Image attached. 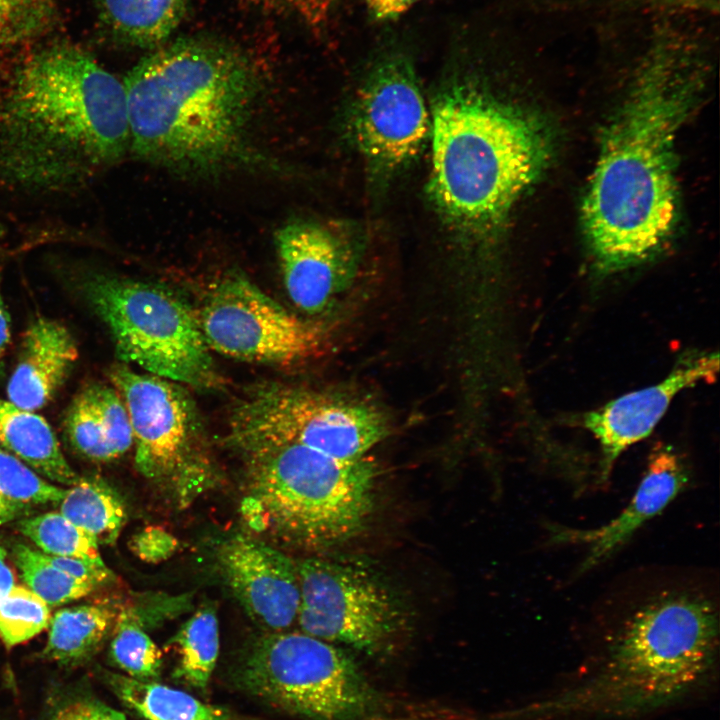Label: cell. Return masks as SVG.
Segmentation results:
<instances>
[{
    "label": "cell",
    "instance_id": "6",
    "mask_svg": "<svg viewBox=\"0 0 720 720\" xmlns=\"http://www.w3.org/2000/svg\"><path fill=\"white\" fill-rule=\"evenodd\" d=\"M244 458L242 515L278 548L317 551L356 535L374 505L377 464L336 459L295 443L239 451Z\"/></svg>",
    "mask_w": 720,
    "mask_h": 720
},
{
    "label": "cell",
    "instance_id": "2",
    "mask_svg": "<svg viewBox=\"0 0 720 720\" xmlns=\"http://www.w3.org/2000/svg\"><path fill=\"white\" fill-rule=\"evenodd\" d=\"M123 86L136 158L198 178L268 163L250 134L259 76L232 44L178 39L138 62Z\"/></svg>",
    "mask_w": 720,
    "mask_h": 720
},
{
    "label": "cell",
    "instance_id": "28",
    "mask_svg": "<svg viewBox=\"0 0 720 720\" xmlns=\"http://www.w3.org/2000/svg\"><path fill=\"white\" fill-rule=\"evenodd\" d=\"M49 605L28 587L15 585L0 600V637L6 646L25 642L50 622Z\"/></svg>",
    "mask_w": 720,
    "mask_h": 720
},
{
    "label": "cell",
    "instance_id": "18",
    "mask_svg": "<svg viewBox=\"0 0 720 720\" xmlns=\"http://www.w3.org/2000/svg\"><path fill=\"white\" fill-rule=\"evenodd\" d=\"M78 358L76 341L61 322L34 319L23 334L7 396L16 406L35 411L46 406L64 384Z\"/></svg>",
    "mask_w": 720,
    "mask_h": 720
},
{
    "label": "cell",
    "instance_id": "33",
    "mask_svg": "<svg viewBox=\"0 0 720 720\" xmlns=\"http://www.w3.org/2000/svg\"><path fill=\"white\" fill-rule=\"evenodd\" d=\"M177 540L158 527H146L130 542L133 552L147 562H159L170 557L177 548Z\"/></svg>",
    "mask_w": 720,
    "mask_h": 720
},
{
    "label": "cell",
    "instance_id": "30",
    "mask_svg": "<svg viewBox=\"0 0 720 720\" xmlns=\"http://www.w3.org/2000/svg\"><path fill=\"white\" fill-rule=\"evenodd\" d=\"M66 489L40 477L20 459L0 448V494L25 504H59Z\"/></svg>",
    "mask_w": 720,
    "mask_h": 720
},
{
    "label": "cell",
    "instance_id": "24",
    "mask_svg": "<svg viewBox=\"0 0 720 720\" xmlns=\"http://www.w3.org/2000/svg\"><path fill=\"white\" fill-rule=\"evenodd\" d=\"M170 644L178 655L174 677L204 690L219 654V625L215 608L207 604L198 609L182 625Z\"/></svg>",
    "mask_w": 720,
    "mask_h": 720
},
{
    "label": "cell",
    "instance_id": "32",
    "mask_svg": "<svg viewBox=\"0 0 720 720\" xmlns=\"http://www.w3.org/2000/svg\"><path fill=\"white\" fill-rule=\"evenodd\" d=\"M50 8L51 0H0V45L34 32Z\"/></svg>",
    "mask_w": 720,
    "mask_h": 720
},
{
    "label": "cell",
    "instance_id": "35",
    "mask_svg": "<svg viewBox=\"0 0 720 720\" xmlns=\"http://www.w3.org/2000/svg\"><path fill=\"white\" fill-rule=\"evenodd\" d=\"M50 720H127L119 711L92 699L70 701L52 715Z\"/></svg>",
    "mask_w": 720,
    "mask_h": 720
},
{
    "label": "cell",
    "instance_id": "20",
    "mask_svg": "<svg viewBox=\"0 0 720 720\" xmlns=\"http://www.w3.org/2000/svg\"><path fill=\"white\" fill-rule=\"evenodd\" d=\"M118 697L143 720H240L232 712L154 680L111 675Z\"/></svg>",
    "mask_w": 720,
    "mask_h": 720
},
{
    "label": "cell",
    "instance_id": "22",
    "mask_svg": "<svg viewBox=\"0 0 720 720\" xmlns=\"http://www.w3.org/2000/svg\"><path fill=\"white\" fill-rule=\"evenodd\" d=\"M113 606L83 604L58 610L49 622L45 655L73 664L91 656L100 646L117 618Z\"/></svg>",
    "mask_w": 720,
    "mask_h": 720
},
{
    "label": "cell",
    "instance_id": "26",
    "mask_svg": "<svg viewBox=\"0 0 720 720\" xmlns=\"http://www.w3.org/2000/svg\"><path fill=\"white\" fill-rule=\"evenodd\" d=\"M19 529L44 554L104 562L100 556L99 544L60 512H48L23 519Z\"/></svg>",
    "mask_w": 720,
    "mask_h": 720
},
{
    "label": "cell",
    "instance_id": "3",
    "mask_svg": "<svg viewBox=\"0 0 720 720\" xmlns=\"http://www.w3.org/2000/svg\"><path fill=\"white\" fill-rule=\"evenodd\" d=\"M130 147L123 82L87 53L40 52L0 104V180L30 190L88 181Z\"/></svg>",
    "mask_w": 720,
    "mask_h": 720
},
{
    "label": "cell",
    "instance_id": "34",
    "mask_svg": "<svg viewBox=\"0 0 720 720\" xmlns=\"http://www.w3.org/2000/svg\"><path fill=\"white\" fill-rule=\"evenodd\" d=\"M47 560L68 575L89 582L95 586L112 579V572L105 563L93 562L77 557L51 556L45 554Z\"/></svg>",
    "mask_w": 720,
    "mask_h": 720
},
{
    "label": "cell",
    "instance_id": "1",
    "mask_svg": "<svg viewBox=\"0 0 720 720\" xmlns=\"http://www.w3.org/2000/svg\"><path fill=\"white\" fill-rule=\"evenodd\" d=\"M691 54L655 41L613 120L583 205L588 247L601 272L654 256L677 217L674 141L697 88Z\"/></svg>",
    "mask_w": 720,
    "mask_h": 720
},
{
    "label": "cell",
    "instance_id": "23",
    "mask_svg": "<svg viewBox=\"0 0 720 720\" xmlns=\"http://www.w3.org/2000/svg\"><path fill=\"white\" fill-rule=\"evenodd\" d=\"M59 504V512L98 544H113L127 519L121 497L102 480L80 478Z\"/></svg>",
    "mask_w": 720,
    "mask_h": 720
},
{
    "label": "cell",
    "instance_id": "14",
    "mask_svg": "<svg viewBox=\"0 0 720 720\" xmlns=\"http://www.w3.org/2000/svg\"><path fill=\"white\" fill-rule=\"evenodd\" d=\"M362 242L351 224L296 218L281 225L274 244L292 303L312 315L327 309L354 277Z\"/></svg>",
    "mask_w": 720,
    "mask_h": 720
},
{
    "label": "cell",
    "instance_id": "10",
    "mask_svg": "<svg viewBox=\"0 0 720 720\" xmlns=\"http://www.w3.org/2000/svg\"><path fill=\"white\" fill-rule=\"evenodd\" d=\"M228 439L238 451L295 443L356 460L388 434L383 414L356 400L282 383L254 387L234 406Z\"/></svg>",
    "mask_w": 720,
    "mask_h": 720
},
{
    "label": "cell",
    "instance_id": "4",
    "mask_svg": "<svg viewBox=\"0 0 720 720\" xmlns=\"http://www.w3.org/2000/svg\"><path fill=\"white\" fill-rule=\"evenodd\" d=\"M621 608L612 613L617 618L600 670L583 684L530 705L533 716L649 712L684 695L712 668L719 611L709 587L663 580Z\"/></svg>",
    "mask_w": 720,
    "mask_h": 720
},
{
    "label": "cell",
    "instance_id": "31",
    "mask_svg": "<svg viewBox=\"0 0 720 720\" xmlns=\"http://www.w3.org/2000/svg\"><path fill=\"white\" fill-rule=\"evenodd\" d=\"M101 419L109 446L118 458L133 444V432L127 408L115 388L93 383L87 385Z\"/></svg>",
    "mask_w": 720,
    "mask_h": 720
},
{
    "label": "cell",
    "instance_id": "5",
    "mask_svg": "<svg viewBox=\"0 0 720 720\" xmlns=\"http://www.w3.org/2000/svg\"><path fill=\"white\" fill-rule=\"evenodd\" d=\"M430 120L432 204L454 231L484 240L546 166V131L528 114L492 96L471 74L448 79Z\"/></svg>",
    "mask_w": 720,
    "mask_h": 720
},
{
    "label": "cell",
    "instance_id": "17",
    "mask_svg": "<svg viewBox=\"0 0 720 720\" xmlns=\"http://www.w3.org/2000/svg\"><path fill=\"white\" fill-rule=\"evenodd\" d=\"M688 480V470L680 455L673 447L658 443L649 454L646 470L632 499L614 519L592 529L551 525L549 542L584 545L587 553L579 566V572L584 573L606 560L666 508Z\"/></svg>",
    "mask_w": 720,
    "mask_h": 720
},
{
    "label": "cell",
    "instance_id": "37",
    "mask_svg": "<svg viewBox=\"0 0 720 720\" xmlns=\"http://www.w3.org/2000/svg\"><path fill=\"white\" fill-rule=\"evenodd\" d=\"M290 1L304 16L317 24L328 15L329 8L335 0H287Z\"/></svg>",
    "mask_w": 720,
    "mask_h": 720
},
{
    "label": "cell",
    "instance_id": "36",
    "mask_svg": "<svg viewBox=\"0 0 720 720\" xmlns=\"http://www.w3.org/2000/svg\"><path fill=\"white\" fill-rule=\"evenodd\" d=\"M420 1L423 0H366V4L375 21L385 22L398 18Z\"/></svg>",
    "mask_w": 720,
    "mask_h": 720
},
{
    "label": "cell",
    "instance_id": "19",
    "mask_svg": "<svg viewBox=\"0 0 720 720\" xmlns=\"http://www.w3.org/2000/svg\"><path fill=\"white\" fill-rule=\"evenodd\" d=\"M0 445L45 479L68 486L80 479L64 457L50 424L34 411L2 398Z\"/></svg>",
    "mask_w": 720,
    "mask_h": 720
},
{
    "label": "cell",
    "instance_id": "40",
    "mask_svg": "<svg viewBox=\"0 0 720 720\" xmlns=\"http://www.w3.org/2000/svg\"><path fill=\"white\" fill-rule=\"evenodd\" d=\"M20 506L0 494V527L16 518L21 512Z\"/></svg>",
    "mask_w": 720,
    "mask_h": 720
},
{
    "label": "cell",
    "instance_id": "15",
    "mask_svg": "<svg viewBox=\"0 0 720 720\" xmlns=\"http://www.w3.org/2000/svg\"><path fill=\"white\" fill-rule=\"evenodd\" d=\"M218 568L247 615L266 632L296 621L300 590L296 560L252 534H235L216 552Z\"/></svg>",
    "mask_w": 720,
    "mask_h": 720
},
{
    "label": "cell",
    "instance_id": "9",
    "mask_svg": "<svg viewBox=\"0 0 720 720\" xmlns=\"http://www.w3.org/2000/svg\"><path fill=\"white\" fill-rule=\"evenodd\" d=\"M109 378L127 408L135 466L179 508L189 506L217 480L198 409L174 381L117 364Z\"/></svg>",
    "mask_w": 720,
    "mask_h": 720
},
{
    "label": "cell",
    "instance_id": "8",
    "mask_svg": "<svg viewBox=\"0 0 720 720\" xmlns=\"http://www.w3.org/2000/svg\"><path fill=\"white\" fill-rule=\"evenodd\" d=\"M235 679L248 693L310 720H391L392 700L333 643L303 632H265Z\"/></svg>",
    "mask_w": 720,
    "mask_h": 720
},
{
    "label": "cell",
    "instance_id": "27",
    "mask_svg": "<svg viewBox=\"0 0 720 720\" xmlns=\"http://www.w3.org/2000/svg\"><path fill=\"white\" fill-rule=\"evenodd\" d=\"M15 564L28 588L48 605H62L82 598L97 586L76 579L51 564L44 553L26 545L14 547Z\"/></svg>",
    "mask_w": 720,
    "mask_h": 720
},
{
    "label": "cell",
    "instance_id": "39",
    "mask_svg": "<svg viewBox=\"0 0 720 720\" xmlns=\"http://www.w3.org/2000/svg\"><path fill=\"white\" fill-rule=\"evenodd\" d=\"M15 586L14 573L7 562L6 551L0 546V600Z\"/></svg>",
    "mask_w": 720,
    "mask_h": 720
},
{
    "label": "cell",
    "instance_id": "21",
    "mask_svg": "<svg viewBox=\"0 0 720 720\" xmlns=\"http://www.w3.org/2000/svg\"><path fill=\"white\" fill-rule=\"evenodd\" d=\"M100 16L121 41L137 47L161 44L180 23L186 0H97Z\"/></svg>",
    "mask_w": 720,
    "mask_h": 720
},
{
    "label": "cell",
    "instance_id": "29",
    "mask_svg": "<svg viewBox=\"0 0 720 720\" xmlns=\"http://www.w3.org/2000/svg\"><path fill=\"white\" fill-rule=\"evenodd\" d=\"M64 429L71 445L82 456L99 462L116 459L87 386L69 406Z\"/></svg>",
    "mask_w": 720,
    "mask_h": 720
},
{
    "label": "cell",
    "instance_id": "13",
    "mask_svg": "<svg viewBox=\"0 0 720 720\" xmlns=\"http://www.w3.org/2000/svg\"><path fill=\"white\" fill-rule=\"evenodd\" d=\"M431 121L410 57L399 49L381 53L352 104L349 130L368 167L389 175L421 150Z\"/></svg>",
    "mask_w": 720,
    "mask_h": 720
},
{
    "label": "cell",
    "instance_id": "16",
    "mask_svg": "<svg viewBox=\"0 0 720 720\" xmlns=\"http://www.w3.org/2000/svg\"><path fill=\"white\" fill-rule=\"evenodd\" d=\"M718 370V353H689L657 384L624 394L586 413L583 426L601 449L599 481H607L616 460L625 450L651 434L681 391L701 382H711Z\"/></svg>",
    "mask_w": 720,
    "mask_h": 720
},
{
    "label": "cell",
    "instance_id": "38",
    "mask_svg": "<svg viewBox=\"0 0 720 720\" xmlns=\"http://www.w3.org/2000/svg\"><path fill=\"white\" fill-rule=\"evenodd\" d=\"M11 341V319L3 299L0 286V376L4 370V360Z\"/></svg>",
    "mask_w": 720,
    "mask_h": 720
},
{
    "label": "cell",
    "instance_id": "25",
    "mask_svg": "<svg viewBox=\"0 0 720 720\" xmlns=\"http://www.w3.org/2000/svg\"><path fill=\"white\" fill-rule=\"evenodd\" d=\"M110 644L112 662L129 677L154 680L161 671L162 652L145 631L133 607L120 610Z\"/></svg>",
    "mask_w": 720,
    "mask_h": 720
},
{
    "label": "cell",
    "instance_id": "11",
    "mask_svg": "<svg viewBox=\"0 0 720 720\" xmlns=\"http://www.w3.org/2000/svg\"><path fill=\"white\" fill-rule=\"evenodd\" d=\"M197 314L209 348L238 360L296 365L318 357L327 342L319 323L289 311L238 273L211 287Z\"/></svg>",
    "mask_w": 720,
    "mask_h": 720
},
{
    "label": "cell",
    "instance_id": "12",
    "mask_svg": "<svg viewBox=\"0 0 720 720\" xmlns=\"http://www.w3.org/2000/svg\"><path fill=\"white\" fill-rule=\"evenodd\" d=\"M296 567L301 632L371 654L395 635L401 616L397 601L369 571L319 556L296 560Z\"/></svg>",
    "mask_w": 720,
    "mask_h": 720
},
{
    "label": "cell",
    "instance_id": "7",
    "mask_svg": "<svg viewBox=\"0 0 720 720\" xmlns=\"http://www.w3.org/2000/svg\"><path fill=\"white\" fill-rule=\"evenodd\" d=\"M78 283L125 364L197 389L223 384L197 312L175 292L100 271L84 272Z\"/></svg>",
    "mask_w": 720,
    "mask_h": 720
}]
</instances>
